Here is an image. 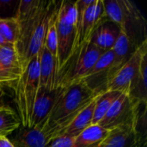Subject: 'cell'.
<instances>
[{"instance_id": "obj_1", "label": "cell", "mask_w": 147, "mask_h": 147, "mask_svg": "<svg viewBox=\"0 0 147 147\" xmlns=\"http://www.w3.org/2000/svg\"><path fill=\"white\" fill-rule=\"evenodd\" d=\"M57 94L53 106L38 130L41 131L48 143L56 139L73 119L97 96L84 83L65 89H56Z\"/></svg>"}, {"instance_id": "obj_2", "label": "cell", "mask_w": 147, "mask_h": 147, "mask_svg": "<svg viewBox=\"0 0 147 147\" xmlns=\"http://www.w3.org/2000/svg\"><path fill=\"white\" fill-rule=\"evenodd\" d=\"M57 4V1L40 0L28 16L17 22L19 31L15 47L22 72L44 46L47 24Z\"/></svg>"}, {"instance_id": "obj_3", "label": "cell", "mask_w": 147, "mask_h": 147, "mask_svg": "<svg viewBox=\"0 0 147 147\" xmlns=\"http://www.w3.org/2000/svg\"><path fill=\"white\" fill-rule=\"evenodd\" d=\"M107 19L116 24L139 47L146 38V22L137 5L129 0L103 1Z\"/></svg>"}, {"instance_id": "obj_4", "label": "cell", "mask_w": 147, "mask_h": 147, "mask_svg": "<svg viewBox=\"0 0 147 147\" xmlns=\"http://www.w3.org/2000/svg\"><path fill=\"white\" fill-rule=\"evenodd\" d=\"M103 53L90 40L75 48L58 71L56 89H65L81 83Z\"/></svg>"}, {"instance_id": "obj_5", "label": "cell", "mask_w": 147, "mask_h": 147, "mask_svg": "<svg viewBox=\"0 0 147 147\" xmlns=\"http://www.w3.org/2000/svg\"><path fill=\"white\" fill-rule=\"evenodd\" d=\"M12 89L15 111L20 120L21 127H30L33 107L39 90V54L29 63Z\"/></svg>"}, {"instance_id": "obj_6", "label": "cell", "mask_w": 147, "mask_h": 147, "mask_svg": "<svg viewBox=\"0 0 147 147\" xmlns=\"http://www.w3.org/2000/svg\"><path fill=\"white\" fill-rule=\"evenodd\" d=\"M78 11L76 1L59 2L57 13V74L74 51L77 38Z\"/></svg>"}, {"instance_id": "obj_7", "label": "cell", "mask_w": 147, "mask_h": 147, "mask_svg": "<svg viewBox=\"0 0 147 147\" xmlns=\"http://www.w3.org/2000/svg\"><path fill=\"white\" fill-rule=\"evenodd\" d=\"M76 7L78 21L75 48L90 41L95 30L108 21L103 0H77Z\"/></svg>"}, {"instance_id": "obj_8", "label": "cell", "mask_w": 147, "mask_h": 147, "mask_svg": "<svg viewBox=\"0 0 147 147\" xmlns=\"http://www.w3.org/2000/svg\"><path fill=\"white\" fill-rule=\"evenodd\" d=\"M141 106L129 91L121 92L98 125L109 131L120 127H137Z\"/></svg>"}, {"instance_id": "obj_9", "label": "cell", "mask_w": 147, "mask_h": 147, "mask_svg": "<svg viewBox=\"0 0 147 147\" xmlns=\"http://www.w3.org/2000/svg\"><path fill=\"white\" fill-rule=\"evenodd\" d=\"M147 55V40H144L134 52L127 61L114 74L105 86L104 92H124L129 91L134 79L135 78L142 59Z\"/></svg>"}, {"instance_id": "obj_10", "label": "cell", "mask_w": 147, "mask_h": 147, "mask_svg": "<svg viewBox=\"0 0 147 147\" xmlns=\"http://www.w3.org/2000/svg\"><path fill=\"white\" fill-rule=\"evenodd\" d=\"M113 61L114 53L112 50L104 52L83 79L82 83H84L96 95L102 93L105 86L113 76Z\"/></svg>"}, {"instance_id": "obj_11", "label": "cell", "mask_w": 147, "mask_h": 147, "mask_svg": "<svg viewBox=\"0 0 147 147\" xmlns=\"http://www.w3.org/2000/svg\"><path fill=\"white\" fill-rule=\"evenodd\" d=\"M22 73L15 46H0V85L13 88Z\"/></svg>"}, {"instance_id": "obj_12", "label": "cell", "mask_w": 147, "mask_h": 147, "mask_svg": "<svg viewBox=\"0 0 147 147\" xmlns=\"http://www.w3.org/2000/svg\"><path fill=\"white\" fill-rule=\"evenodd\" d=\"M57 65L52 54L43 46L39 53V90H56Z\"/></svg>"}, {"instance_id": "obj_13", "label": "cell", "mask_w": 147, "mask_h": 147, "mask_svg": "<svg viewBox=\"0 0 147 147\" xmlns=\"http://www.w3.org/2000/svg\"><path fill=\"white\" fill-rule=\"evenodd\" d=\"M136 127H120L110 130L109 134L93 147H138Z\"/></svg>"}, {"instance_id": "obj_14", "label": "cell", "mask_w": 147, "mask_h": 147, "mask_svg": "<svg viewBox=\"0 0 147 147\" xmlns=\"http://www.w3.org/2000/svg\"><path fill=\"white\" fill-rule=\"evenodd\" d=\"M57 90L47 91L39 90L34 103L30 128L38 129L48 116L55 102Z\"/></svg>"}, {"instance_id": "obj_15", "label": "cell", "mask_w": 147, "mask_h": 147, "mask_svg": "<svg viewBox=\"0 0 147 147\" xmlns=\"http://www.w3.org/2000/svg\"><path fill=\"white\" fill-rule=\"evenodd\" d=\"M9 137L14 147H47L49 144L45 134L36 128L20 127Z\"/></svg>"}, {"instance_id": "obj_16", "label": "cell", "mask_w": 147, "mask_h": 147, "mask_svg": "<svg viewBox=\"0 0 147 147\" xmlns=\"http://www.w3.org/2000/svg\"><path fill=\"white\" fill-rule=\"evenodd\" d=\"M99 95H97L91 102H90L81 112H79V114L73 119V121L59 134L57 138L61 136L77 137L81 132L92 125L95 104Z\"/></svg>"}, {"instance_id": "obj_17", "label": "cell", "mask_w": 147, "mask_h": 147, "mask_svg": "<svg viewBox=\"0 0 147 147\" xmlns=\"http://www.w3.org/2000/svg\"><path fill=\"white\" fill-rule=\"evenodd\" d=\"M137 47H138L131 40L126 33L120 30L118 38L111 49L114 53V61L112 65L113 76L127 61Z\"/></svg>"}, {"instance_id": "obj_18", "label": "cell", "mask_w": 147, "mask_h": 147, "mask_svg": "<svg viewBox=\"0 0 147 147\" xmlns=\"http://www.w3.org/2000/svg\"><path fill=\"white\" fill-rule=\"evenodd\" d=\"M120 34V28L110 21L101 24L93 33L90 41L97 47L106 52L111 50Z\"/></svg>"}, {"instance_id": "obj_19", "label": "cell", "mask_w": 147, "mask_h": 147, "mask_svg": "<svg viewBox=\"0 0 147 147\" xmlns=\"http://www.w3.org/2000/svg\"><path fill=\"white\" fill-rule=\"evenodd\" d=\"M147 55L140 63L139 71L130 87V96L141 105L147 104Z\"/></svg>"}, {"instance_id": "obj_20", "label": "cell", "mask_w": 147, "mask_h": 147, "mask_svg": "<svg viewBox=\"0 0 147 147\" xmlns=\"http://www.w3.org/2000/svg\"><path fill=\"white\" fill-rule=\"evenodd\" d=\"M109 132L99 125H91L75 138L72 147H93L102 141Z\"/></svg>"}, {"instance_id": "obj_21", "label": "cell", "mask_w": 147, "mask_h": 147, "mask_svg": "<svg viewBox=\"0 0 147 147\" xmlns=\"http://www.w3.org/2000/svg\"><path fill=\"white\" fill-rule=\"evenodd\" d=\"M20 127L16 112L8 105H0V137L10 136Z\"/></svg>"}, {"instance_id": "obj_22", "label": "cell", "mask_w": 147, "mask_h": 147, "mask_svg": "<svg viewBox=\"0 0 147 147\" xmlns=\"http://www.w3.org/2000/svg\"><path fill=\"white\" fill-rule=\"evenodd\" d=\"M121 93V92H104L99 95L95 104L92 125H98L100 123Z\"/></svg>"}, {"instance_id": "obj_23", "label": "cell", "mask_w": 147, "mask_h": 147, "mask_svg": "<svg viewBox=\"0 0 147 147\" xmlns=\"http://www.w3.org/2000/svg\"><path fill=\"white\" fill-rule=\"evenodd\" d=\"M59 2H58V4L53 10V14L50 16L45 36V41H44V47L46 49L52 54L53 57L56 65H57V57H58V38H57V13H58V8H59Z\"/></svg>"}, {"instance_id": "obj_24", "label": "cell", "mask_w": 147, "mask_h": 147, "mask_svg": "<svg viewBox=\"0 0 147 147\" xmlns=\"http://www.w3.org/2000/svg\"><path fill=\"white\" fill-rule=\"evenodd\" d=\"M18 22L14 17L0 18V35L7 44L16 45L18 38Z\"/></svg>"}, {"instance_id": "obj_25", "label": "cell", "mask_w": 147, "mask_h": 147, "mask_svg": "<svg viewBox=\"0 0 147 147\" xmlns=\"http://www.w3.org/2000/svg\"><path fill=\"white\" fill-rule=\"evenodd\" d=\"M40 2V0H29V1L22 0V1H19L16 13V16L14 18L17 22L26 18L37 8Z\"/></svg>"}, {"instance_id": "obj_26", "label": "cell", "mask_w": 147, "mask_h": 147, "mask_svg": "<svg viewBox=\"0 0 147 147\" xmlns=\"http://www.w3.org/2000/svg\"><path fill=\"white\" fill-rule=\"evenodd\" d=\"M19 1L0 0V18L15 17Z\"/></svg>"}, {"instance_id": "obj_27", "label": "cell", "mask_w": 147, "mask_h": 147, "mask_svg": "<svg viewBox=\"0 0 147 147\" xmlns=\"http://www.w3.org/2000/svg\"><path fill=\"white\" fill-rule=\"evenodd\" d=\"M0 147H14L8 137H0Z\"/></svg>"}, {"instance_id": "obj_28", "label": "cell", "mask_w": 147, "mask_h": 147, "mask_svg": "<svg viewBox=\"0 0 147 147\" xmlns=\"http://www.w3.org/2000/svg\"><path fill=\"white\" fill-rule=\"evenodd\" d=\"M4 96H5V92H4L3 87H2V86L0 85V105L4 104V103H3Z\"/></svg>"}, {"instance_id": "obj_29", "label": "cell", "mask_w": 147, "mask_h": 147, "mask_svg": "<svg viewBox=\"0 0 147 147\" xmlns=\"http://www.w3.org/2000/svg\"><path fill=\"white\" fill-rule=\"evenodd\" d=\"M7 43L4 41V40L2 38V36L0 35V46H3V45H6Z\"/></svg>"}, {"instance_id": "obj_30", "label": "cell", "mask_w": 147, "mask_h": 147, "mask_svg": "<svg viewBox=\"0 0 147 147\" xmlns=\"http://www.w3.org/2000/svg\"><path fill=\"white\" fill-rule=\"evenodd\" d=\"M138 147H147V143H144V144L139 145V146Z\"/></svg>"}]
</instances>
